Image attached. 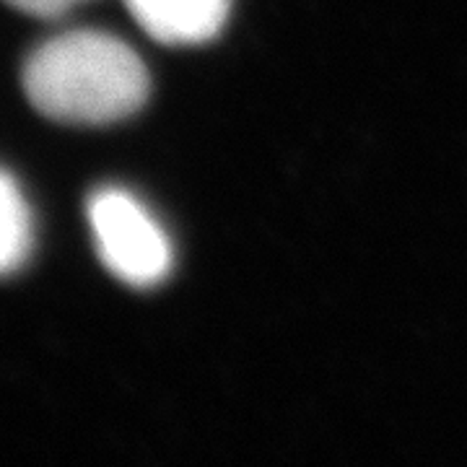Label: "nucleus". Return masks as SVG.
<instances>
[{
	"label": "nucleus",
	"instance_id": "1",
	"mask_svg": "<svg viewBox=\"0 0 467 467\" xmlns=\"http://www.w3.org/2000/svg\"><path fill=\"white\" fill-rule=\"evenodd\" d=\"M24 94L36 112L66 125H109L135 115L150 91L149 70L122 39L104 32L52 36L26 57Z\"/></svg>",
	"mask_w": 467,
	"mask_h": 467
},
{
	"label": "nucleus",
	"instance_id": "2",
	"mask_svg": "<svg viewBox=\"0 0 467 467\" xmlns=\"http://www.w3.org/2000/svg\"><path fill=\"white\" fill-rule=\"evenodd\" d=\"M88 221L101 263L119 281L143 288L167 278L174 263L169 236L130 192L119 187L94 192L88 201Z\"/></svg>",
	"mask_w": 467,
	"mask_h": 467
},
{
	"label": "nucleus",
	"instance_id": "3",
	"mask_svg": "<svg viewBox=\"0 0 467 467\" xmlns=\"http://www.w3.org/2000/svg\"><path fill=\"white\" fill-rule=\"evenodd\" d=\"M133 18L164 45H201L213 39L232 11V0H125Z\"/></svg>",
	"mask_w": 467,
	"mask_h": 467
},
{
	"label": "nucleus",
	"instance_id": "4",
	"mask_svg": "<svg viewBox=\"0 0 467 467\" xmlns=\"http://www.w3.org/2000/svg\"><path fill=\"white\" fill-rule=\"evenodd\" d=\"M34 226L18 182L0 169V275L16 273L32 254Z\"/></svg>",
	"mask_w": 467,
	"mask_h": 467
},
{
	"label": "nucleus",
	"instance_id": "5",
	"mask_svg": "<svg viewBox=\"0 0 467 467\" xmlns=\"http://www.w3.org/2000/svg\"><path fill=\"white\" fill-rule=\"evenodd\" d=\"M8 5H14L18 11L29 14L36 18H57L67 14L73 5L84 3V0H5Z\"/></svg>",
	"mask_w": 467,
	"mask_h": 467
}]
</instances>
